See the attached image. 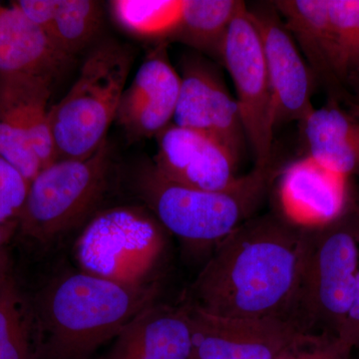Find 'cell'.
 Masks as SVG:
<instances>
[{"instance_id":"29","label":"cell","mask_w":359,"mask_h":359,"mask_svg":"<svg viewBox=\"0 0 359 359\" xmlns=\"http://www.w3.org/2000/svg\"><path fill=\"white\" fill-rule=\"evenodd\" d=\"M337 337L353 351L354 348L359 349V271L353 304Z\"/></svg>"},{"instance_id":"16","label":"cell","mask_w":359,"mask_h":359,"mask_svg":"<svg viewBox=\"0 0 359 359\" xmlns=\"http://www.w3.org/2000/svg\"><path fill=\"white\" fill-rule=\"evenodd\" d=\"M109 359H193V332L185 306L143 309L116 337Z\"/></svg>"},{"instance_id":"23","label":"cell","mask_w":359,"mask_h":359,"mask_svg":"<svg viewBox=\"0 0 359 359\" xmlns=\"http://www.w3.org/2000/svg\"><path fill=\"white\" fill-rule=\"evenodd\" d=\"M103 11L93 0H60L49 37L72 59L91 43L102 25Z\"/></svg>"},{"instance_id":"9","label":"cell","mask_w":359,"mask_h":359,"mask_svg":"<svg viewBox=\"0 0 359 359\" xmlns=\"http://www.w3.org/2000/svg\"><path fill=\"white\" fill-rule=\"evenodd\" d=\"M245 8L263 47L275 131L292 122L299 124L314 109L311 97L316 78L273 1L245 2Z\"/></svg>"},{"instance_id":"6","label":"cell","mask_w":359,"mask_h":359,"mask_svg":"<svg viewBox=\"0 0 359 359\" xmlns=\"http://www.w3.org/2000/svg\"><path fill=\"white\" fill-rule=\"evenodd\" d=\"M111 160L106 140L86 159L56 160L43 168L30 182L16 233L27 242L47 245L78 226L102 200Z\"/></svg>"},{"instance_id":"28","label":"cell","mask_w":359,"mask_h":359,"mask_svg":"<svg viewBox=\"0 0 359 359\" xmlns=\"http://www.w3.org/2000/svg\"><path fill=\"white\" fill-rule=\"evenodd\" d=\"M60 0H18L11 4L49 36Z\"/></svg>"},{"instance_id":"25","label":"cell","mask_w":359,"mask_h":359,"mask_svg":"<svg viewBox=\"0 0 359 359\" xmlns=\"http://www.w3.org/2000/svg\"><path fill=\"white\" fill-rule=\"evenodd\" d=\"M0 157L15 168L29 183L43 169L29 139L2 122H0Z\"/></svg>"},{"instance_id":"22","label":"cell","mask_w":359,"mask_h":359,"mask_svg":"<svg viewBox=\"0 0 359 359\" xmlns=\"http://www.w3.org/2000/svg\"><path fill=\"white\" fill-rule=\"evenodd\" d=\"M183 0H114L113 18L125 32L143 39H172L181 18Z\"/></svg>"},{"instance_id":"14","label":"cell","mask_w":359,"mask_h":359,"mask_svg":"<svg viewBox=\"0 0 359 359\" xmlns=\"http://www.w3.org/2000/svg\"><path fill=\"white\" fill-rule=\"evenodd\" d=\"M346 177L330 171L304 156L280 170V215L302 228L332 223L347 212Z\"/></svg>"},{"instance_id":"2","label":"cell","mask_w":359,"mask_h":359,"mask_svg":"<svg viewBox=\"0 0 359 359\" xmlns=\"http://www.w3.org/2000/svg\"><path fill=\"white\" fill-rule=\"evenodd\" d=\"M153 287H133L79 273L58 278L32 302L36 359H87L153 304Z\"/></svg>"},{"instance_id":"7","label":"cell","mask_w":359,"mask_h":359,"mask_svg":"<svg viewBox=\"0 0 359 359\" xmlns=\"http://www.w3.org/2000/svg\"><path fill=\"white\" fill-rule=\"evenodd\" d=\"M163 229L143 208L99 212L75 243L80 271L127 287H151V276L164 252Z\"/></svg>"},{"instance_id":"5","label":"cell","mask_w":359,"mask_h":359,"mask_svg":"<svg viewBox=\"0 0 359 359\" xmlns=\"http://www.w3.org/2000/svg\"><path fill=\"white\" fill-rule=\"evenodd\" d=\"M351 212L332 223L306 229L301 278L290 313V320L306 334L320 328L323 334L339 337L353 304L359 233L358 217Z\"/></svg>"},{"instance_id":"4","label":"cell","mask_w":359,"mask_h":359,"mask_svg":"<svg viewBox=\"0 0 359 359\" xmlns=\"http://www.w3.org/2000/svg\"><path fill=\"white\" fill-rule=\"evenodd\" d=\"M133 60L132 48L116 41L89 54L69 92L49 111L57 160L86 159L107 140Z\"/></svg>"},{"instance_id":"21","label":"cell","mask_w":359,"mask_h":359,"mask_svg":"<svg viewBox=\"0 0 359 359\" xmlns=\"http://www.w3.org/2000/svg\"><path fill=\"white\" fill-rule=\"evenodd\" d=\"M0 359H36V327L32 302L13 273L0 278Z\"/></svg>"},{"instance_id":"13","label":"cell","mask_w":359,"mask_h":359,"mask_svg":"<svg viewBox=\"0 0 359 359\" xmlns=\"http://www.w3.org/2000/svg\"><path fill=\"white\" fill-rule=\"evenodd\" d=\"M181 76L172 65L167 42L150 51L123 92L115 121L132 138L157 137L174 120Z\"/></svg>"},{"instance_id":"20","label":"cell","mask_w":359,"mask_h":359,"mask_svg":"<svg viewBox=\"0 0 359 359\" xmlns=\"http://www.w3.org/2000/svg\"><path fill=\"white\" fill-rule=\"evenodd\" d=\"M245 4L238 0H183L181 18L172 39L222 66L231 22Z\"/></svg>"},{"instance_id":"24","label":"cell","mask_w":359,"mask_h":359,"mask_svg":"<svg viewBox=\"0 0 359 359\" xmlns=\"http://www.w3.org/2000/svg\"><path fill=\"white\" fill-rule=\"evenodd\" d=\"M328 11L346 88L347 80L359 71V0H328Z\"/></svg>"},{"instance_id":"27","label":"cell","mask_w":359,"mask_h":359,"mask_svg":"<svg viewBox=\"0 0 359 359\" xmlns=\"http://www.w3.org/2000/svg\"><path fill=\"white\" fill-rule=\"evenodd\" d=\"M351 353L339 337L306 334L276 359H351Z\"/></svg>"},{"instance_id":"18","label":"cell","mask_w":359,"mask_h":359,"mask_svg":"<svg viewBox=\"0 0 359 359\" xmlns=\"http://www.w3.org/2000/svg\"><path fill=\"white\" fill-rule=\"evenodd\" d=\"M71 59L13 4H0V72L54 81Z\"/></svg>"},{"instance_id":"30","label":"cell","mask_w":359,"mask_h":359,"mask_svg":"<svg viewBox=\"0 0 359 359\" xmlns=\"http://www.w3.org/2000/svg\"><path fill=\"white\" fill-rule=\"evenodd\" d=\"M18 224H0V278L13 273L8 254V243L16 233Z\"/></svg>"},{"instance_id":"15","label":"cell","mask_w":359,"mask_h":359,"mask_svg":"<svg viewBox=\"0 0 359 359\" xmlns=\"http://www.w3.org/2000/svg\"><path fill=\"white\" fill-rule=\"evenodd\" d=\"M273 4L316 83L327 89L332 100L346 99L328 0H276Z\"/></svg>"},{"instance_id":"12","label":"cell","mask_w":359,"mask_h":359,"mask_svg":"<svg viewBox=\"0 0 359 359\" xmlns=\"http://www.w3.org/2000/svg\"><path fill=\"white\" fill-rule=\"evenodd\" d=\"M157 139L153 167L165 179L205 191H221L238 178V162L223 145L172 123Z\"/></svg>"},{"instance_id":"17","label":"cell","mask_w":359,"mask_h":359,"mask_svg":"<svg viewBox=\"0 0 359 359\" xmlns=\"http://www.w3.org/2000/svg\"><path fill=\"white\" fill-rule=\"evenodd\" d=\"M52 84L34 75L0 72V122L29 139L43 168L57 160L49 120Z\"/></svg>"},{"instance_id":"26","label":"cell","mask_w":359,"mask_h":359,"mask_svg":"<svg viewBox=\"0 0 359 359\" xmlns=\"http://www.w3.org/2000/svg\"><path fill=\"white\" fill-rule=\"evenodd\" d=\"M29 182L0 157V224H18Z\"/></svg>"},{"instance_id":"3","label":"cell","mask_w":359,"mask_h":359,"mask_svg":"<svg viewBox=\"0 0 359 359\" xmlns=\"http://www.w3.org/2000/svg\"><path fill=\"white\" fill-rule=\"evenodd\" d=\"M280 170L257 167L221 191L179 185L161 176L153 165L138 180L142 198L155 218L187 244L214 249L238 226L255 217Z\"/></svg>"},{"instance_id":"1","label":"cell","mask_w":359,"mask_h":359,"mask_svg":"<svg viewBox=\"0 0 359 359\" xmlns=\"http://www.w3.org/2000/svg\"><path fill=\"white\" fill-rule=\"evenodd\" d=\"M306 245V228L280 214L252 217L212 249L188 304L224 318L290 320Z\"/></svg>"},{"instance_id":"19","label":"cell","mask_w":359,"mask_h":359,"mask_svg":"<svg viewBox=\"0 0 359 359\" xmlns=\"http://www.w3.org/2000/svg\"><path fill=\"white\" fill-rule=\"evenodd\" d=\"M299 123L309 157L348 178L359 175V122L330 99Z\"/></svg>"},{"instance_id":"31","label":"cell","mask_w":359,"mask_h":359,"mask_svg":"<svg viewBox=\"0 0 359 359\" xmlns=\"http://www.w3.org/2000/svg\"><path fill=\"white\" fill-rule=\"evenodd\" d=\"M351 211L354 212V215H355V216L359 219V197L358 199L354 201L353 205H351Z\"/></svg>"},{"instance_id":"10","label":"cell","mask_w":359,"mask_h":359,"mask_svg":"<svg viewBox=\"0 0 359 359\" xmlns=\"http://www.w3.org/2000/svg\"><path fill=\"white\" fill-rule=\"evenodd\" d=\"M181 65L174 124L208 135L240 163L248 141L236 98L219 69L222 66L198 52L187 54Z\"/></svg>"},{"instance_id":"11","label":"cell","mask_w":359,"mask_h":359,"mask_svg":"<svg viewBox=\"0 0 359 359\" xmlns=\"http://www.w3.org/2000/svg\"><path fill=\"white\" fill-rule=\"evenodd\" d=\"M193 332V359H276L302 339L294 320L224 318L187 304Z\"/></svg>"},{"instance_id":"8","label":"cell","mask_w":359,"mask_h":359,"mask_svg":"<svg viewBox=\"0 0 359 359\" xmlns=\"http://www.w3.org/2000/svg\"><path fill=\"white\" fill-rule=\"evenodd\" d=\"M222 67L228 70L236 102L257 167L273 164V97L261 39L245 6L231 22L224 43Z\"/></svg>"}]
</instances>
